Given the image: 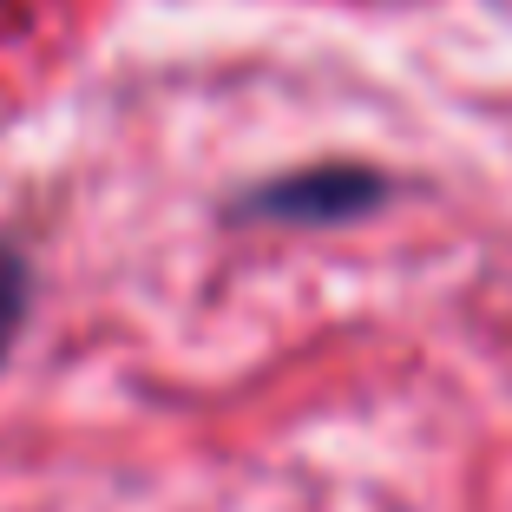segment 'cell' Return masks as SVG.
Segmentation results:
<instances>
[{"mask_svg":"<svg viewBox=\"0 0 512 512\" xmlns=\"http://www.w3.org/2000/svg\"><path fill=\"white\" fill-rule=\"evenodd\" d=\"M20 309H27V270H20L14 250H0V355H7V342L20 329Z\"/></svg>","mask_w":512,"mask_h":512,"instance_id":"cell-1","label":"cell"}]
</instances>
